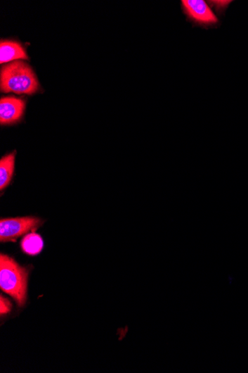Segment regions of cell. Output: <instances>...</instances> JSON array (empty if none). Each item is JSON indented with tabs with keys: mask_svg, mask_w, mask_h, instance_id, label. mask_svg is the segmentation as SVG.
I'll return each instance as SVG.
<instances>
[{
	"mask_svg": "<svg viewBox=\"0 0 248 373\" xmlns=\"http://www.w3.org/2000/svg\"><path fill=\"white\" fill-rule=\"evenodd\" d=\"M0 86L5 93L29 95L35 94L40 87L32 68L21 61L8 63L1 69Z\"/></svg>",
	"mask_w": 248,
	"mask_h": 373,
	"instance_id": "6da1fadb",
	"label": "cell"
},
{
	"mask_svg": "<svg viewBox=\"0 0 248 373\" xmlns=\"http://www.w3.org/2000/svg\"><path fill=\"white\" fill-rule=\"evenodd\" d=\"M28 271L11 257L0 256V288L22 306L27 296Z\"/></svg>",
	"mask_w": 248,
	"mask_h": 373,
	"instance_id": "7a4b0ae2",
	"label": "cell"
},
{
	"mask_svg": "<svg viewBox=\"0 0 248 373\" xmlns=\"http://www.w3.org/2000/svg\"><path fill=\"white\" fill-rule=\"evenodd\" d=\"M41 225V220L35 217L6 218L0 222V241H15L22 235L34 232Z\"/></svg>",
	"mask_w": 248,
	"mask_h": 373,
	"instance_id": "3957f363",
	"label": "cell"
},
{
	"mask_svg": "<svg viewBox=\"0 0 248 373\" xmlns=\"http://www.w3.org/2000/svg\"><path fill=\"white\" fill-rule=\"evenodd\" d=\"M183 9L188 17L202 25H212L218 22L214 13L203 0H184Z\"/></svg>",
	"mask_w": 248,
	"mask_h": 373,
	"instance_id": "277c9868",
	"label": "cell"
},
{
	"mask_svg": "<svg viewBox=\"0 0 248 373\" xmlns=\"http://www.w3.org/2000/svg\"><path fill=\"white\" fill-rule=\"evenodd\" d=\"M25 101L15 97H3L0 100V123L3 125L18 122L22 118Z\"/></svg>",
	"mask_w": 248,
	"mask_h": 373,
	"instance_id": "5b68a950",
	"label": "cell"
},
{
	"mask_svg": "<svg viewBox=\"0 0 248 373\" xmlns=\"http://www.w3.org/2000/svg\"><path fill=\"white\" fill-rule=\"evenodd\" d=\"M19 59H29L24 48L16 42L1 41L0 43V63L16 61Z\"/></svg>",
	"mask_w": 248,
	"mask_h": 373,
	"instance_id": "8992f818",
	"label": "cell"
},
{
	"mask_svg": "<svg viewBox=\"0 0 248 373\" xmlns=\"http://www.w3.org/2000/svg\"><path fill=\"white\" fill-rule=\"evenodd\" d=\"M15 152L8 154L0 160V190L10 184L15 171Z\"/></svg>",
	"mask_w": 248,
	"mask_h": 373,
	"instance_id": "52a82bcc",
	"label": "cell"
},
{
	"mask_svg": "<svg viewBox=\"0 0 248 373\" xmlns=\"http://www.w3.org/2000/svg\"><path fill=\"white\" fill-rule=\"evenodd\" d=\"M22 251L26 254L36 255L44 248L42 237L34 232L26 235L21 241Z\"/></svg>",
	"mask_w": 248,
	"mask_h": 373,
	"instance_id": "ba28073f",
	"label": "cell"
},
{
	"mask_svg": "<svg viewBox=\"0 0 248 373\" xmlns=\"http://www.w3.org/2000/svg\"><path fill=\"white\" fill-rule=\"evenodd\" d=\"M11 302L8 299L4 298V296L1 295V298H0V313L2 315L9 313L11 310Z\"/></svg>",
	"mask_w": 248,
	"mask_h": 373,
	"instance_id": "9c48e42d",
	"label": "cell"
},
{
	"mask_svg": "<svg viewBox=\"0 0 248 373\" xmlns=\"http://www.w3.org/2000/svg\"><path fill=\"white\" fill-rule=\"evenodd\" d=\"M214 5L216 6V8H224L228 6L230 1H213Z\"/></svg>",
	"mask_w": 248,
	"mask_h": 373,
	"instance_id": "30bf717a",
	"label": "cell"
}]
</instances>
